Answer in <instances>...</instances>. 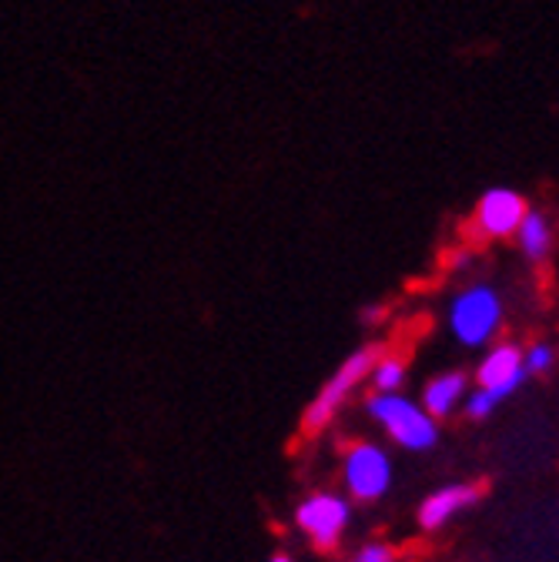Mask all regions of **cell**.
I'll return each mask as SVG.
<instances>
[{"label": "cell", "instance_id": "1", "mask_svg": "<svg viewBox=\"0 0 559 562\" xmlns=\"http://www.w3.org/2000/svg\"><path fill=\"white\" fill-rule=\"evenodd\" d=\"M369 415L385 429V436L405 452H426L439 439L436 418L418 402L405 398L402 392H376L372 402H369Z\"/></svg>", "mask_w": 559, "mask_h": 562}, {"label": "cell", "instance_id": "2", "mask_svg": "<svg viewBox=\"0 0 559 562\" xmlns=\"http://www.w3.org/2000/svg\"><path fill=\"white\" fill-rule=\"evenodd\" d=\"M503 328V299L489 285H472L459 292L449 305V331L466 348H482Z\"/></svg>", "mask_w": 559, "mask_h": 562}, {"label": "cell", "instance_id": "3", "mask_svg": "<svg viewBox=\"0 0 559 562\" xmlns=\"http://www.w3.org/2000/svg\"><path fill=\"white\" fill-rule=\"evenodd\" d=\"M372 366H376V351H372V348L353 351V356H348V359L335 369V375L318 389V395L312 398V405L305 408L302 429H305V432L325 429L328 422L335 418V412L345 405V398L353 395V392L372 375Z\"/></svg>", "mask_w": 559, "mask_h": 562}, {"label": "cell", "instance_id": "4", "mask_svg": "<svg viewBox=\"0 0 559 562\" xmlns=\"http://www.w3.org/2000/svg\"><path fill=\"white\" fill-rule=\"evenodd\" d=\"M342 479L353 499L376 503L392 485V459L376 442H353L342 459Z\"/></svg>", "mask_w": 559, "mask_h": 562}, {"label": "cell", "instance_id": "5", "mask_svg": "<svg viewBox=\"0 0 559 562\" xmlns=\"http://www.w3.org/2000/svg\"><path fill=\"white\" fill-rule=\"evenodd\" d=\"M348 519H353V509H348V503L338 496V492H312V496L302 499L295 509V526L318 549H335Z\"/></svg>", "mask_w": 559, "mask_h": 562}, {"label": "cell", "instance_id": "6", "mask_svg": "<svg viewBox=\"0 0 559 562\" xmlns=\"http://www.w3.org/2000/svg\"><path fill=\"white\" fill-rule=\"evenodd\" d=\"M529 204L513 188H489L476 204V232L482 238H510L519 232Z\"/></svg>", "mask_w": 559, "mask_h": 562}, {"label": "cell", "instance_id": "7", "mask_svg": "<svg viewBox=\"0 0 559 562\" xmlns=\"http://www.w3.org/2000/svg\"><path fill=\"white\" fill-rule=\"evenodd\" d=\"M526 359H523V351L516 345H496V348H489L485 351V359L479 362V389L485 392H493L496 398H510L523 382H526Z\"/></svg>", "mask_w": 559, "mask_h": 562}, {"label": "cell", "instance_id": "8", "mask_svg": "<svg viewBox=\"0 0 559 562\" xmlns=\"http://www.w3.org/2000/svg\"><path fill=\"white\" fill-rule=\"evenodd\" d=\"M482 496V488L472 485V482H456V485H446V488H436L433 496L418 506V526L423 529H443L452 516H459L462 509H469L476 499Z\"/></svg>", "mask_w": 559, "mask_h": 562}, {"label": "cell", "instance_id": "9", "mask_svg": "<svg viewBox=\"0 0 559 562\" xmlns=\"http://www.w3.org/2000/svg\"><path fill=\"white\" fill-rule=\"evenodd\" d=\"M466 395H469V382L462 372H443L436 379L426 382L423 389V408L439 422L446 415H452L456 408L466 405Z\"/></svg>", "mask_w": 559, "mask_h": 562}, {"label": "cell", "instance_id": "10", "mask_svg": "<svg viewBox=\"0 0 559 562\" xmlns=\"http://www.w3.org/2000/svg\"><path fill=\"white\" fill-rule=\"evenodd\" d=\"M516 238H519V248H523L526 258L543 261L549 255V248H552V225L546 222L543 211H529V215L523 218V225H519V232H516Z\"/></svg>", "mask_w": 559, "mask_h": 562}, {"label": "cell", "instance_id": "11", "mask_svg": "<svg viewBox=\"0 0 559 562\" xmlns=\"http://www.w3.org/2000/svg\"><path fill=\"white\" fill-rule=\"evenodd\" d=\"M369 379H372L376 392H399L405 382V362L399 356H382V359H376Z\"/></svg>", "mask_w": 559, "mask_h": 562}, {"label": "cell", "instance_id": "12", "mask_svg": "<svg viewBox=\"0 0 559 562\" xmlns=\"http://www.w3.org/2000/svg\"><path fill=\"white\" fill-rule=\"evenodd\" d=\"M503 398H496L493 392H485V389H476V392H469L466 395V412H469V418H489L496 412V405H500Z\"/></svg>", "mask_w": 559, "mask_h": 562}, {"label": "cell", "instance_id": "13", "mask_svg": "<svg viewBox=\"0 0 559 562\" xmlns=\"http://www.w3.org/2000/svg\"><path fill=\"white\" fill-rule=\"evenodd\" d=\"M523 359H526V372L529 375H543L552 369L556 356H552V348L549 345H533L529 351H523Z\"/></svg>", "mask_w": 559, "mask_h": 562}, {"label": "cell", "instance_id": "14", "mask_svg": "<svg viewBox=\"0 0 559 562\" xmlns=\"http://www.w3.org/2000/svg\"><path fill=\"white\" fill-rule=\"evenodd\" d=\"M353 562H399V555H395V549L385 546V542H369V546H362V549L356 552Z\"/></svg>", "mask_w": 559, "mask_h": 562}, {"label": "cell", "instance_id": "15", "mask_svg": "<svg viewBox=\"0 0 559 562\" xmlns=\"http://www.w3.org/2000/svg\"><path fill=\"white\" fill-rule=\"evenodd\" d=\"M268 562H295V559H292V555H282V552H278V555H271Z\"/></svg>", "mask_w": 559, "mask_h": 562}]
</instances>
